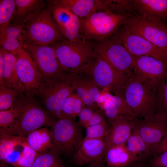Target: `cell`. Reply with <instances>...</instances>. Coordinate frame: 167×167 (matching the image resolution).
<instances>
[{
	"label": "cell",
	"mask_w": 167,
	"mask_h": 167,
	"mask_svg": "<svg viewBox=\"0 0 167 167\" xmlns=\"http://www.w3.org/2000/svg\"><path fill=\"white\" fill-rule=\"evenodd\" d=\"M4 66L3 56L0 51V86L5 85L3 80Z\"/></svg>",
	"instance_id": "7bdbcfd3"
},
{
	"label": "cell",
	"mask_w": 167,
	"mask_h": 167,
	"mask_svg": "<svg viewBox=\"0 0 167 167\" xmlns=\"http://www.w3.org/2000/svg\"><path fill=\"white\" fill-rule=\"evenodd\" d=\"M110 128L106 121L88 127L86 128V135L84 138L104 140L109 131Z\"/></svg>",
	"instance_id": "8d00e7d4"
},
{
	"label": "cell",
	"mask_w": 167,
	"mask_h": 167,
	"mask_svg": "<svg viewBox=\"0 0 167 167\" xmlns=\"http://www.w3.org/2000/svg\"><path fill=\"white\" fill-rule=\"evenodd\" d=\"M4 58L3 80L5 86L18 91L23 96L25 93L24 86L18 77L16 69V58L13 52L0 48Z\"/></svg>",
	"instance_id": "cb8c5ba5"
},
{
	"label": "cell",
	"mask_w": 167,
	"mask_h": 167,
	"mask_svg": "<svg viewBox=\"0 0 167 167\" xmlns=\"http://www.w3.org/2000/svg\"><path fill=\"white\" fill-rule=\"evenodd\" d=\"M145 163L147 167H167V151L154 154Z\"/></svg>",
	"instance_id": "f35d334b"
},
{
	"label": "cell",
	"mask_w": 167,
	"mask_h": 167,
	"mask_svg": "<svg viewBox=\"0 0 167 167\" xmlns=\"http://www.w3.org/2000/svg\"><path fill=\"white\" fill-rule=\"evenodd\" d=\"M136 127L142 138L153 150L155 154L156 148L167 135L158 112L142 118H138Z\"/></svg>",
	"instance_id": "e0dca14e"
},
{
	"label": "cell",
	"mask_w": 167,
	"mask_h": 167,
	"mask_svg": "<svg viewBox=\"0 0 167 167\" xmlns=\"http://www.w3.org/2000/svg\"><path fill=\"white\" fill-rule=\"evenodd\" d=\"M52 46L64 72L76 73L97 57L91 41L84 39L64 41Z\"/></svg>",
	"instance_id": "3957f363"
},
{
	"label": "cell",
	"mask_w": 167,
	"mask_h": 167,
	"mask_svg": "<svg viewBox=\"0 0 167 167\" xmlns=\"http://www.w3.org/2000/svg\"><path fill=\"white\" fill-rule=\"evenodd\" d=\"M80 126L71 118L55 121L50 131L53 149L60 155L73 156L83 139Z\"/></svg>",
	"instance_id": "52a82bcc"
},
{
	"label": "cell",
	"mask_w": 167,
	"mask_h": 167,
	"mask_svg": "<svg viewBox=\"0 0 167 167\" xmlns=\"http://www.w3.org/2000/svg\"><path fill=\"white\" fill-rule=\"evenodd\" d=\"M103 110L96 109L91 118L83 127L86 128L89 126L106 122Z\"/></svg>",
	"instance_id": "ab89813d"
},
{
	"label": "cell",
	"mask_w": 167,
	"mask_h": 167,
	"mask_svg": "<svg viewBox=\"0 0 167 167\" xmlns=\"http://www.w3.org/2000/svg\"><path fill=\"white\" fill-rule=\"evenodd\" d=\"M48 2L47 8L65 38L71 41L81 39L80 19L68 9L60 4L56 0Z\"/></svg>",
	"instance_id": "9a60e30c"
},
{
	"label": "cell",
	"mask_w": 167,
	"mask_h": 167,
	"mask_svg": "<svg viewBox=\"0 0 167 167\" xmlns=\"http://www.w3.org/2000/svg\"><path fill=\"white\" fill-rule=\"evenodd\" d=\"M91 42L97 56L106 61L116 71L127 77L133 75L134 56L128 52L115 34L104 39Z\"/></svg>",
	"instance_id": "8992f818"
},
{
	"label": "cell",
	"mask_w": 167,
	"mask_h": 167,
	"mask_svg": "<svg viewBox=\"0 0 167 167\" xmlns=\"http://www.w3.org/2000/svg\"><path fill=\"white\" fill-rule=\"evenodd\" d=\"M132 14L120 15L98 11L80 19L81 39L98 41L113 35Z\"/></svg>",
	"instance_id": "7a4b0ae2"
},
{
	"label": "cell",
	"mask_w": 167,
	"mask_h": 167,
	"mask_svg": "<svg viewBox=\"0 0 167 167\" xmlns=\"http://www.w3.org/2000/svg\"><path fill=\"white\" fill-rule=\"evenodd\" d=\"M0 167H14L13 166L9 165L5 162H0Z\"/></svg>",
	"instance_id": "7dc6e473"
},
{
	"label": "cell",
	"mask_w": 167,
	"mask_h": 167,
	"mask_svg": "<svg viewBox=\"0 0 167 167\" xmlns=\"http://www.w3.org/2000/svg\"><path fill=\"white\" fill-rule=\"evenodd\" d=\"M123 92L127 103L137 118H142L157 112L156 90L134 75L128 78Z\"/></svg>",
	"instance_id": "277c9868"
},
{
	"label": "cell",
	"mask_w": 167,
	"mask_h": 167,
	"mask_svg": "<svg viewBox=\"0 0 167 167\" xmlns=\"http://www.w3.org/2000/svg\"><path fill=\"white\" fill-rule=\"evenodd\" d=\"M74 81L75 93L83 100L85 106L101 109L104 103L105 91L100 88L89 77L82 73H75Z\"/></svg>",
	"instance_id": "2e32d148"
},
{
	"label": "cell",
	"mask_w": 167,
	"mask_h": 167,
	"mask_svg": "<svg viewBox=\"0 0 167 167\" xmlns=\"http://www.w3.org/2000/svg\"><path fill=\"white\" fill-rule=\"evenodd\" d=\"M129 152L138 161H146L154 154L153 150L142 138L135 127L125 143Z\"/></svg>",
	"instance_id": "484cf974"
},
{
	"label": "cell",
	"mask_w": 167,
	"mask_h": 167,
	"mask_svg": "<svg viewBox=\"0 0 167 167\" xmlns=\"http://www.w3.org/2000/svg\"><path fill=\"white\" fill-rule=\"evenodd\" d=\"M167 151V135H165L156 148L154 154Z\"/></svg>",
	"instance_id": "b9f144b4"
},
{
	"label": "cell",
	"mask_w": 167,
	"mask_h": 167,
	"mask_svg": "<svg viewBox=\"0 0 167 167\" xmlns=\"http://www.w3.org/2000/svg\"><path fill=\"white\" fill-rule=\"evenodd\" d=\"M26 138L29 146L37 153L54 148L51 131L47 127L39 128L29 133Z\"/></svg>",
	"instance_id": "4316f807"
},
{
	"label": "cell",
	"mask_w": 167,
	"mask_h": 167,
	"mask_svg": "<svg viewBox=\"0 0 167 167\" xmlns=\"http://www.w3.org/2000/svg\"><path fill=\"white\" fill-rule=\"evenodd\" d=\"M138 119L134 116H122L113 120L104 139L105 151L111 146L125 144L136 127Z\"/></svg>",
	"instance_id": "ac0fdd59"
},
{
	"label": "cell",
	"mask_w": 167,
	"mask_h": 167,
	"mask_svg": "<svg viewBox=\"0 0 167 167\" xmlns=\"http://www.w3.org/2000/svg\"><path fill=\"white\" fill-rule=\"evenodd\" d=\"M80 19L99 9L96 0H56Z\"/></svg>",
	"instance_id": "f1b7e54d"
},
{
	"label": "cell",
	"mask_w": 167,
	"mask_h": 167,
	"mask_svg": "<svg viewBox=\"0 0 167 167\" xmlns=\"http://www.w3.org/2000/svg\"><path fill=\"white\" fill-rule=\"evenodd\" d=\"M19 102L9 109L0 111V136L16 135Z\"/></svg>",
	"instance_id": "83f0119b"
},
{
	"label": "cell",
	"mask_w": 167,
	"mask_h": 167,
	"mask_svg": "<svg viewBox=\"0 0 167 167\" xmlns=\"http://www.w3.org/2000/svg\"><path fill=\"white\" fill-rule=\"evenodd\" d=\"M114 94L106 101L101 108L109 125L113 120L120 116L135 117L127 103L123 91Z\"/></svg>",
	"instance_id": "603a6c76"
},
{
	"label": "cell",
	"mask_w": 167,
	"mask_h": 167,
	"mask_svg": "<svg viewBox=\"0 0 167 167\" xmlns=\"http://www.w3.org/2000/svg\"><path fill=\"white\" fill-rule=\"evenodd\" d=\"M26 140V137L18 135L0 136V162H6L15 147Z\"/></svg>",
	"instance_id": "d6a6232c"
},
{
	"label": "cell",
	"mask_w": 167,
	"mask_h": 167,
	"mask_svg": "<svg viewBox=\"0 0 167 167\" xmlns=\"http://www.w3.org/2000/svg\"><path fill=\"white\" fill-rule=\"evenodd\" d=\"M85 106L82 99L75 92L71 94L63 102L62 109V118L75 120Z\"/></svg>",
	"instance_id": "4dcf8cb0"
},
{
	"label": "cell",
	"mask_w": 167,
	"mask_h": 167,
	"mask_svg": "<svg viewBox=\"0 0 167 167\" xmlns=\"http://www.w3.org/2000/svg\"><path fill=\"white\" fill-rule=\"evenodd\" d=\"M123 26L131 32L167 51V25L164 22L132 14Z\"/></svg>",
	"instance_id": "30bf717a"
},
{
	"label": "cell",
	"mask_w": 167,
	"mask_h": 167,
	"mask_svg": "<svg viewBox=\"0 0 167 167\" xmlns=\"http://www.w3.org/2000/svg\"><path fill=\"white\" fill-rule=\"evenodd\" d=\"M96 109H97L85 106L78 115L79 125L83 126L91 118Z\"/></svg>",
	"instance_id": "60d3db41"
},
{
	"label": "cell",
	"mask_w": 167,
	"mask_h": 167,
	"mask_svg": "<svg viewBox=\"0 0 167 167\" xmlns=\"http://www.w3.org/2000/svg\"><path fill=\"white\" fill-rule=\"evenodd\" d=\"M89 167H104L102 160L90 165Z\"/></svg>",
	"instance_id": "bcb514c9"
},
{
	"label": "cell",
	"mask_w": 167,
	"mask_h": 167,
	"mask_svg": "<svg viewBox=\"0 0 167 167\" xmlns=\"http://www.w3.org/2000/svg\"><path fill=\"white\" fill-rule=\"evenodd\" d=\"M102 162L104 167H131L139 161L129 152L125 143L107 148Z\"/></svg>",
	"instance_id": "ffe728a7"
},
{
	"label": "cell",
	"mask_w": 167,
	"mask_h": 167,
	"mask_svg": "<svg viewBox=\"0 0 167 167\" xmlns=\"http://www.w3.org/2000/svg\"><path fill=\"white\" fill-rule=\"evenodd\" d=\"M75 73L64 72L54 76L43 78L41 84L33 95L40 98L49 116L56 121L62 118L64 100L75 92Z\"/></svg>",
	"instance_id": "6da1fadb"
},
{
	"label": "cell",
	"mask_w": 167,
	"mask_h": 167,
	"mask_svg": "<svg viewBox=\"0 0 167 167\" xmlns=\"http://www.w3.org/2000/svg\"><path fill=\"white\" fill-rule=\"evenodd\" d=\"M19 94L21 95L16 90L5 85L0 86V110H8L14 106L19 101H16Z\"/></svg>",
	"instance_id": "d590c367"
},
{
	"label": "cell",
	"mask_w": 167,
	"mask_h": 167,
	"mask_svg": "<svg viewBox=\"0 0 167 167\" xmlns=\"http://www.w3.org/2000/svg\"><path fill=\"white\" fill-rule=\"evenodd\" d=\"M76 73L86 75L100 88L114 94L123 91L128 78L118 72L106 61L97 56Z\"/></svg>",
	"instance_id": "9c48e42d"
},
{
	"label": "cell",
	"mask_w": 167,
	"mask_h": 167,
	"mask_svg": "<svg viewBox=\"0 0 167 167\" xmlns=\"http://www.w3.org/2000/svg\"><path fill=\"white\" fill-rule=\"evenodd\" d=\"M16 12L15 0H0V28L8 25Z\"/></svg>",
	"instance_id": "e575fe53"
},
{
	"label": "cell",
	"mask_w": 167,
	"mask_h": 167,
	"mask_svg": "<svg viewBox=\"0 0 167 167\" xmlns=\"http://www.w3.org/2000/svg\"><path fill=\"white\" fill-rule=\"evenodd\" d=\"M23 150L18 158L12 163L14 167H32L37 152L29 146L26 140L20 145Z\"/></svg>",
	"instance_id": "836d02e7"
},
{
	"label": "cell",
	"mask_w": 167,
	"mask_h": 167,
	"mask_svg": "<svg viewBox=\"0 0 167 167\" xmlns=\"http://www.w3.org/2000/svg\"><path fill=\"white\" fill-rule=\"evenodd\" d=\"M32 98L23 96L20 99L16 135L26 137L29 133L42 127H51L55 121Z\"/></svg>",
	"instance_id": "ba28073f"
},
{
	"label": "cell",
	"mask_w": 167,
	"mask_h": 167,
	"mask_svg": "<svg viewBox=\"0 0 167 167\" xmlns=\"http://www.w3.org/2000/svg\"><path fill=\"white\" fill-rule=\"evenodd\" d=\"M134 12L141 16L167 20V0H132Z\"/></svg>",
	"instance_id": "44dd1931"
},
{
	"label": "cell",
	"mask_w": 167,
	"mask_h": 167,
	"mask_svg": "<svg viewBox=\"0 0 167 167\" xmlns=\"http://www.w3.org/2000/svg\"><path fill=\"white\" fill-rule=\"evenodd\" d=\"M163 122L167 133V114L157 112Z\"/></svg>",
	"instance_id": "ee69618b"
},
{
	"label": "cell",
	"mask_w": 167,
	"mask_h": 167,
	"mask_svg": "<svg viewBox=\"0 0 167 167\" xmlns=\"http://www.w3.org/2000/svg\"><path fill=\"white\" fill-rule=\"evenodd\" d=\"M134 56V76L157 91L167 78V65L151 57Z\"/></svg>",
	"instance_id": "7c38bea8"
},
{
	"label": "cell",
	"mask_w": 167,
	"mask_h": 167,
	"mask_svg": "<svg viewBox=\"0 0 167 167\" xmlns=\"http://www.w3.org/2000/svg\"><path fill=\"white\" fill-rule=\"evenodd\" d=\"M26 40L25 31L21 26L10 23L0 28V48L14 52L23 46Z\"/></svg>",
	"instance_id": "7402d4cb"
},
{
	"label": "cell",
	"mask_w": 167,
	"mask_h": 167,
	"mask_svg": "<svg viewBox=\"0 0 167 167\" xmlns=\"http://www.w3.org/2000/svg\"><path fill=\"white\" fill-rule=\"evenodd\" d=\"M131 167H147L145 161L138 162Z\"/></svg>",
	"instance_id": "f6af8a7d"
},
{
	"label": "cell",
	"mask_w": 167,
	"mask_h": 167,
	"mask_svg": "<svg viewBox=\"0 0 167 167\" xmlns=\"http://www.w3.org/2000/svg\"><path fill=\"white\" fill-rule=\"evenodd\" d=\"M104 140L84 138L73 156L76 165H90L101 161L105 152Z\"/></svg>",
	"instance_id": "d6986e66"
},
{
	"label": "cell",
	"mask_w": 167,
	"mask_h": 167,
	"mask_svg": "<svg viewBox=\"0 0 167 167\" xmlns=\"http://www.w3.org/2000/svg\"><path fill=\"white\" fill-rule=\"evenodd\" d=\"M115 34L132 55L151 57L167 65V51L131 32L123 25L119 28Z\"/></svg>",
	"instance_id": "8fae6325"
},
{
	"label": "cell",
	"mask_w": 167,
	"mask_h": 167,
	"mask_svg": "<svg viewBox=\"0 0 167 167\" xmlns=\"http://www.w3.org/2000/svg\"><path fill=\"white\" fill-rule=\"evenodd\" d=\"M60 155L54 149L37 153L32 167H65Z\"/></svg>",
	"instance_id": "1f68e13d"
},
{
	"label": "cell",
	"mask_w": 167,
	"mask_h": 167,
	"mask_svg": "<svg viewBox=\"0 0 167 167\" xmlns=\"http://www.w3.org/2000/svg\"><path fill=\"white\" fill-rule=\"evenodd\" d=\"M16 12L11 23L21 26L32 15L45 8L42 0H15Z\"/></svg>",
	"instance_id": "d4e9b609"
},
{
	"label": "cell",
	"mask_w": 167,
	"mask_h": 167,
	"mask_svg": "<svg viewBox=\"0 0 167 167\" xmlns=\"http://www.w3.org/2000/svg\"><path fill=\"white\" fill-rule=\"evenodd\" d=\"M21 26L28 42L52 45L66 40L47 7L32 15Z\"/></svg>",
	"instance_id": "5b68a950"
},
{
	"label": "cell",
	"mask_w": 167,
	"mask_h": 167,
	"mask_svg": "<svg viewBox=\"0 0 167 167\" xmlns=\"http://www.w3.org/2000/svg\"><path fill=\"white\" fill-rule=\"evenodd\" d=\"M100 11L125 15L134 12L132 0H96Z\"/></svg>",
	"instance_id": "f546056e"
},
{
	"label": "cell",
	"mask_w": 167,
	"mask_h": 167,
	"mask_svg": "<svg viewBox=\"0 0 167 167\" xmlns=\"http://www.w3.org/2000/svg\"><path fill=\"white\" fill-rule=\"evenodd\" d=\"M157 112L167 114V82L163 83L156 91Z\"/></svg>",
	"instance_id": "74e56055"
},
{
	"label": "cell",
	"mask_w": 167,
	"mask_h": 167,
	"mask_svg": "<svg viewBox=\"0 0 167 167\" xmlns=\"http://www.w3.org/2000/svg\"><path fill=\"white\" fill-rule=\"evenodd\" d=\"M23 46L31 54L43 78L52 77L64 72L52 45L25 41Z\"/></svg>",
	"instance_id": "5bb4252c"
},
{
	"label": "cell",
	"mask_w": 167,
	"mask_h": 167,
	"mask_svg": "<svg viewBox=\"0 0 167 167\" xmlns=\"http://www.w3.org/2000/svg\"><path fill=\"white\" fill-rule=\"evenodd\" d=\"M18 77L27 96H32L40 86L42 75L30 54L22 46L13 52Z\"/></svg>",
	"instance_id": "4fadbf2b"
}]
</instances>
